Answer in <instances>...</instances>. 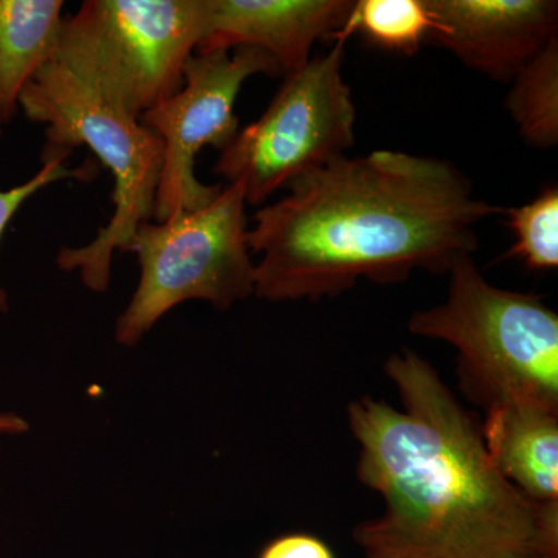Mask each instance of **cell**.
Listing matches in <instances>:
<instances>
[{
    "label": "cell",
    "instance_id": "cell-4",
    "mask_svg": "<svg viewBox=\"0 0 558 558\" xmlns=\"http://www.w3.org/2000/svg\"><path fill=\"white\" fill-rule=\"evenodd\" d=\"M25 117L46 124V149L87 146L113 175V215L83 247L61 248V270H78L86 288L106 292L116 252H130L140 223L154 215L163 143L140 120L110 108L94 90L51 61L21 94Z\"/></svg>",
    "mask_w": 558,
    "mask_h": 558
},
{
    "label": "cell",
    "instance_id": "cell-19",
    "mask_svg": "<svg viewBox=\"0 0 558 558\" xmlns=\"http://www.w3.org/2000/svg\"><path fill=\"white\" fill-rule=\"evenodd\" d=\"M2 124H3V120H2V117H0V134H2Z\"/></svg>",
    "mask_w": 558,
    "mask_h": 558
},
{
    "label": "cell",
    "instance_id": "cell-16",
    "mask_svg": "<svg viewBox=\"0 0 558 558\" xmlns=\"http://www.w3.org/2000/svg\"><path fill=\"white\" fill-rule=\"evenodd\" d=\"M68 156L69 153H64V150H44L43 168L31 180H27V182L22 183L20 186H14V189L0 191V241H2L10 220L14 218L21 205L28 197H32L33 194L46 189L50 183L58 182V180L89 179V168L81 167L78 170H72L68 165H64L65 157ZM7 310H9L7 293L5 290L0 288V312H5Z\"/></svg>",
    "mask_w": 558,
    "mask_h": 558
},
{
    "label": "cell",
    "instance_id": "cell-12",
    "mask_svg": "<svg viewBox=\"0 0 558 558\" xmlns=\"http://www.w3.org/2000/svg\"><path fill=\"white\" fill-rule=\"evenodd\" d=\"M62 0H0V117L20 108L27 84L54 61L64 17Z\"/></svg>",
    "mask_w": 558,
    "mask_h": 558
},
{
    "label": "cell",
    "instance_id": "cell-15",
    "mask_svg": "<svg viewBox=\"0 0 558 558\" xmlns=\"http://www.w3.org/2000/svg\"><path fill=\"white\" fill-rule=\"evenodd\" d=\"M515 244L506 258H519L531 270H556L558 267V190L548 186L534 201L505 209Z\"/></svg>",
    "mask_w": 558,
    "mask_h": 558
},
{
    "label": "cell",
    "instance_id": "cell-10",
    "mask_svg": "<svg viewBox=\"0 0 558 558\" xmlns=\"http://www.w3.org/2000/svg\"><path fill=\"white\" fill-rule=\"evenodd\" d=\"M208 22L196 53L255 47L288 76L311 61L319 39H332L354 2L349 0H208Z\"/></svg>",
    "mask_w": 558,
    "mask_h": 558
},
{
    "label": "cell",
    "instance_id": "cell-9",
    "mask_svg": "<svg viewBox=\"0 0 558 558\" xmlns=\"http://www.w3.org/2000/svg\"><path fill=\"white\" fill-rule=\"evenodd\" d=\"M428 39L488 78L510 83L558 36L553 0H425Z\"/></svg>",
    "mask_w": 558,
    "mask_h": 558
},
{
    "label": "cell",
    "instance_id": "cell-18",
    "mask_svg": "<svg viewBox=\"0 0 558 558\" xmlns=\"http://www.w3.org/2000/svg\"><path fill=\"white\" fill-rule=\"evenodd\" d=\"M28 429L27 422L16 414L0 413V435H20Z\"/></svg>",
    "mask_w": 558,
    "mask_h": 558
},
{
    "label": "cell",
    "instance_id": "cell-14",
    "mask_svg": "<svg viewBox=\"0 0 558 558\" xmlns=\"http://www.w3.org/2000/svg\"><path fill=\"white\" fill-rule=\"evenodd\" d=\"M432 27L425 0H360L330 40L347 43L354 33H360L379 49L414 54L428 39Z\"/></svg>",
    "mask_w": 558,
    "mask_h": 558
},
{
    "label": "cell",
    "instance_id": "cell-2",
    "mask_svg": "<svg viewBox=\"0 0 558 558\" xmlns=\"http://www.w3.org/2000/svg\"><path fill=\"white\" fill-rule=\"evenodd\" d=\"M385 371L403 411L368 396L348 410L359 478L385 499L384 517L355 529L366 558H557L558 502L502 476L427 360L392 354Z\"/></svg>",
    "mask_w": 558,
    "mask_h": 558
},
{
    "label": "cell",
    "instance_id": "cell-1",
    "mask_svg": "<svg viewBox=\"0 0 558 558\" xmlns=\"http://www.w3.org/2000/svg\"><path fill=\"white\" fill-rule=\"evenodd\" d=\"M288 190L248 230L263 300H318L362 278L400 282L414 270L449 274L478 248V223L505 211L478 199L449 161L402 150L337 157Z\"/></svg>",
    "mask_w": 558,
    "mask_h": 558
},
{
    "label": "cell",
    "instance_id": "cell-5",
    "mask_svg": "<svg viewBox=\"0 0 558 558\" xmlns=\"http://www.w3.org/2000/svg\"><path fill=\"white\" fill-rule=\"evenodd\" d=\"M208 0H87L64 17L54 62L131 119L183 84Z\"/></svg>",
    "mask_w": 558,
    "mask_h": 558
},
{
    "label": "cell",
    "instance_id": "cell-3",
    "mask_svg": "<svg viewBox=\"0 0 558 558\" xmlns=\"http://www.w3.org/2000/svg\"><path fill=\"white\" fill-rule=\"evenodd\" d=\"M449 274L446 303L416 312L411 333L458 349L461 388L484 409L529 403L558 411L556 312L537 295L492 286L472 255Z\"/></svg>",
    "mask_w": 558,
    "mask_h": 558
},
{
    "label": "cell",
    "instance_id": "cell-8",
    "mask_svg": "<svg viewBox=\"0 0 558 558\" xmlns=\"http://www.w3.org/2000/svg\"><path fill=\"white\" fill-rule=\"evenodd\" d=\"M255 75H279L269 54L255 47L194 53L183 70L182 87L140 117L163 143L156 222L207 207L218 197L222 186L204 185L194 174L196 156L205 146L222 150L236 137L241 128L234 102Z\"/></svg>",
    "mask_w": 558,
    "mask_h": 558
},
{
    "label": "cell",
    "instance_id": "cell-17",
    "mask_svg": "<svg viewBox=\"0 0 558 558\" xmlns=\"http://www.w3.org/2000/svg\"><path fill=\"white\" fill-rule=\"evenodd\" d=\"M258 558H337L325 542L307 532H290L271 539L260 550Z\"/></svg>",
    "mask_w": 558,
    "mask_h": 558
},
{
    "label": "cell",
    "instance_id": "cell-6",
    "mask_svg": "<svg viewBox=\"0 0 558 558\" xmlns=\"http://www.w3.org/2000/svg\"><path fill=\"white\" fill-rule=\"evenodd\" d=\"M245 205L242 186L227 185L207 207L140 223L130 245L138 258L140 282L116 325L120 344H137L183 301L229 310L255 293Z\"/></svg>",
    "mask_w": 558,
    "mask_h": 558
},
{
    "label": "cell",
    "instance_id": "cell-7",
    "mask_svg": "<svg viewBox=\"0 0 558 558\" xmlns=\"http://www.w3.org/2000/svg\"><path fill=\"white\" fill-rule=\"evenodd\" d=\"M343 40L284 76L269 108L220 150L215 171L263 205L293 180L344 156L355 142L351 87L343 78Z\"/></svg>",
    "mask_w": 558,
    "mask_h": 558
},
{
    "label": "cell",
    "instance_id": "cell-13",
    "mask_svg": "<svg viewBox=\"0 0 558 558\" xmlns=\"http://www.w3.org/2000/svg\"><path fill=\"white\" fill-rule=\"evenodd\" d=\"M506 109L521 137L537 149L558 143V36L510 81Z\"/></svg>",
    "mask_w": 558,
    "mask_h": 558
},
{
    "label": "cell",
    "instance_id": "cell-11",
    "mask_svg": "<svg viewBox=\"0 0 558 558\" xmlns=\"http://www.w3.org/2000/svg\"><path fill=\"white\" fill-rule=\"evenodd\" d=\"M495 468L529 498H558V411L501 403L487 410L481 427Z\"/></svg>",
    "mask_w": 558,
    "mask_h": 558
}]
</instances>
